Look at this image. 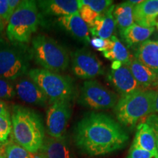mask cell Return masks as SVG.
I'll list each match as a JSON object with an SVG mask.
<instances>
[{
  "instance_id": "cell-6",
  "label": "cell",
  "mask_w": 158,
  "mask_h": 158,
  "mask_svg": "<svg viewBox=\"0 0 158 158\" xmlns=\"http://www.w3.org/2000/svg\"><path fill=\"white\" fill-rule=\"evenodd\" d=\"M28 74L51 104L57 101H72L76 97V86L70 77L43 68L31 69Z\"/></svg>"
},
{
  "instance_id": "cell-33",
  "label": "cell",
  "mask_w": 158,
  "mask_h": 158,
  "mask_svg": "<svg viewBox=\"0 0 158 158\" xmlns=\"http://www.w3.org/2000/svg\"><path fill=\"white\" fill-rule=\"evenodd\" d=\"M20 2H21V1H19V0H8L9 7L13 13L15 11V10L17 8L18 6L19 5Z\"/></svg>"
},
{
  "instance_id": "cell-20",
  "label": "cell",
  "mask_w": 158,
  "mask_h": 158,
  "mask_svg": "<svg viewBox=\"0 0 158 158\" xmlns=\"http://www.w3.org/2000/svg\"><path fill=\"white\" fill-rule=\"evenodd\" d=\"M133 143L141 149L152 154L155 158H158L155 135L152 130L146 122H142L137 126Z\"/></svg>"
},
{
  "instance_id": "cell-5",
  "label": "cell",
  "mask_w": 158,
  "mask_h": 158,
  "mask_svg": "<svg viewBox=\"0 0 158 158\" xmlns=\"http://www.w3.org/2000/svg\"><path fill=\"white\" fill-rule=\"evenodd\" d=\"M31 56L35 62L45 70L64 72L70 64V55L63 45L47 35H39L31 40Z\"/></svg>"
},
{
  "instance_id": "cell-36",
  "label": "cell",
  "mask_w": 158,
  "mask_h": 158,
  "mask_svg": "<svg viewBox=\"0 0 158 158\" xmlns=\"http://www.w3.org/2000/svg\"><path fill=\"white\" fill-rule=\"evenodd\" d=\"M37 158H46V157H45L44 156L42 155H41V154H40V155L38 156V157H37Z\"/></svg>"
},
{
  "instance_id": "cell-29",
  "label": "cell",
  "mask_w": 158,
  "mask_h": 158,
  "mask_svg": "<svg viewBox=\"0 0 158 158\" xmlns=\"http://www.w3.org/2000/svg\"><path fill=\"white\" fill-rule=\"evenodd\" d=\"M127 158H155L152 153L146 151L133 143Z\"/></svg>"
},
{
  "instance_id": "cell-2",
  "label": "cell",
  "mask_w": 158,
  "mask_h": 158,
  "mask_svg": "<svg viewBox=\"0 0 158 158\" xmlns=\"http://www.w3.org/2000/svg\"><path fill=\"white\" fill-rule=\"evenodd\" d=\"M11 120L14 141L31 154L38 152L45 140L41 116L34 110L16 105L12 109Z\"/></svg>"
},
{
  "instance_id": "cell-4",
  "label": "cell",
  "mask_w": 158,
  "mask_h": 158,
  "mask_svg": "<svg viewBox=\"0 0 158 158\" xmlns=\"http://www.w3.org/2000/svg\"><path fill=\"white\" fill-rule=\"evenodd\" d=\"M37 2L21 1L11 15L6 30L7 39L15 44L27 45L37 31L40 15Z\"/></svg>"
},
{
  "instance_id": "cell-7",
  "label": "cell",
  "mask_w": 158,
  "mask_h": 158,
  "mask_svg": "<svg viewBox=\"0 0 158 158\" xmlns=\"http://www.w3.org/2000/svg\"><path fill=\"white\" fill-rule=\"evenodd\" d=\"M31 51L27 45L12 43L0 39V78L13 81L27 73Z\"/></svg>"
},
{
  "instance_id": "cell-13",
  "label": "cell",
  "mask_w": 158,
  "mask_h": 158,
  "mask_svg": "<svg viewBox=\"0 0 158 158\" xmlns=\"http://www.w3.org/2000/svg\"><path fill=\"white\" fill-rule=\"evenodd\" d=\"M37 4L45 15L62 17L79 13L76 0H43L37 1Z\"/></svg>"
},
{
  "instance_id": "cell-25",
  "label": "cell",
  "mask_w": 158,
  "mask_h": 158,
  "mask_svg": "<svg viewBox=\"0 0 158 158\" xmlns=\"http://www.w3.org/2000/svg\"><path fill=\"white\" fill-rule=\"evenodd\" d=\"M81 2L87 5L89 8L99 15L102 14L113 5V1L110 0H81Z\"/></svg>"
},
{
  "instance_id": "cell-14",
  "label": "cell",
  "mask_w": 158,
  "mask_h": 158,
  "mask_svg": "<svg viewBox=\"0 0 158 158\" xmlns=\"http://www.w3.org/2000/svg\"><path fill=\"white\" fill-rule=\"evenodd\" d=\"M40 152L46 158H76L64 136L45 138Z\"/></svg>"
},
{
  "instance_id": "cell-17",
  "label": "cell",
  "mask_w": 158,
  "mask_h": 158,
  "mask_svg": "<svg viewBox=\"0 0 158 158\" xmlns=\"http://www.w3.org/2000/svg\"><path fill=\"white\" fill-rule=\"evenodd\" d=\"M134 21L145 27H155V21L158 16V0H146L134 7Z\"/></svg>"
},
{
  "instance_id": "cell-28",
  "label": "cell",
  "mask_w": 158,
  "mask_h": 158,
  "mask_svg": "<svg viewBox=\"0 0 158 158\" xmlns=\"http://www.w3.org/2000/svg\"><path fill=\"white\" fill-rule=\"evenodd\" d=\"M89 43L97 51H102L103 53L109 50L111 45V40L110 39H102L100 37H94L93 38L90 39Z\"/></svg>"
},
{
  "instance_id": "cell-35",
  "label": "cell",
  "mask_w": 158,
  "mask_h": 158,
  "mask_svg": "<svg viewBox=\"0 0 158 158\" xmlns=\"http://www.w3.org/2000/svg\"><path fill=\"white\" fill-rule=\"evenodd\" d=\"M155 112L158 114V92H157V97L155 100Z\"/></svg>"
},
{
  "instance_id": "cell-10",
  "label": "cell",
  "mask_w": 158,
  "mask_h": 158,
  "mask_svg": "<svg viewBox=\"0 0 158 158\" xmlns=\"http://www.w3.org/2000/svg\"><path fill=\"white\" fill-rule=\"evenodd\" d=\"M71 114V101H57L51 103L46 114V129L49 136L54 138L64 136Z\"/></svg>"
},
{
  "instance_id": "cell-11",
  "label": "cell",
  "mask_w": 158,
  "mask_h": 158,
  "mask_svg": "<svg viewBox=\"0 0 158 158\" xmlns=\"http://www.w3.org/2000/svg\"><path fill=\"white\" fill-rule=\"evenodd\" d=\"M108 79L116 89L122 95L130 94L141 88L127 65L117 61L112 62Z\"/></svg>"
},
{
  "instance_id": "cell-12",
  "label": "cell",
  "mask_w": 158,
  "mask_h": 158,
  "mask_svg": "<svg viewBox=\"0 0 158 158\" xmlns=\"http://www.w3.org/2000/svg\"><path fill=\"white\" fill-rule=\"evenodd\" d=\"M17 95L23 102L35 106H45L48 100L45 94L31 79L22 78L15 85Z\"/></svg>"
},
{
  "instance_id": "cell-21",
  "label": "cell",
  "mask_w": 158,
  "mask_h": 158,
  "mask_svg": "<svg viewBox=\"0 0 158 158\" xmlns=\"http://www.w3.org/2000/svg\"><path fill=\"white\" fill-rule=\"evenodd\" d=\"M154 31L155 27H145L134 23L120 32V34L127 47H133L138 44H141L149 40Z\"/></svg>"
},
{
  "instance_id": "cell-26",
  "label": "cell",
  "mask_w": 158,
  "mask_h": 158,
  "mask_svg": "<svg viewBox=\"0 0 158 158\" xmlns=\"http://www.w3.org/2000/svg\"><path fill=\"white\" fill-rule=\"evenodd\" d=\"M16 94L15 86L11 81L0 78V100H10Z\"/></svg>"
},
{
  "instance_id": "cell-34",
  "label": "cell",
  "mask_w": 158,
  "mask_h": 158,
  "mask_svg": "<svg viewBox=\"0 0 158 158\" xmlns=\"http://www.w3.org/2000/svg\"><path fill=\"white\" fill-rule=\"evenodd\" d=\"M5 21H4L3 20L0 18V34L2 32L4 29H5Z\"/></svg>"
},
{
  "instance_id": "cell-16",
  "label": "cell",
  "mask_w": 158,
  "mask_h": 158,
  "mask_svg": "<svg viewBox=\"0 0 158 158\" xmlns=\"http://www.w3.org/2000/svg\"><path fill=\"white\" fill-rule=\"evenodd\" d=\"M114 5L97 18L94 22L89 28L93 36L102 39H110L113 36L116 28V21L113 15Z\"/></svg>"
},
{
  "instance_id": "cell-1",
  "label": "cell",
  "mask_w": 158,
  "mask_h": 158,
  "mask_svg": "<svg viewBox=\"0 0 158 158\" xmlns=\"http://www.w3.org/2000/svg\"><path fill=\"white\" fill-rule=\"evenodd\" d=\"M74 142L84 155L98 157L125 147L129 136L111 116L101 112H89L75 127Z\"/></svg>"
},
{
  "instance_id": "cell-22",
  "label": "cell",
  "mask_w": 158,
  "mask_h": 158,
  "mask_svg": "<svg viewBox=\"0 0 158 158\" xmlns=\"http://www.w3.org/2000/svg\"><path fill=\"white\" fill-rule=\"evenodd\" d=\"M134 7L129 1L114 6L113 15L120 32L134 24Z\"/></svg>"
},
{
  "instance_id": "cell-18",
  "label": "cell",
  "mask_w": 158,
  "mask_h": 158,
  "mask_svg": "<svg viewBox=\"0 0 158 158\" xmlns=\"http://www.w3.org/2000/svg\"><path fill=\"white\" fill-rule=\"evenodd\" d=\"M135 58L158 75V41L147 40L135 51Z\"/></svg>"
},
{
  "instance_id": "cell-24",
  "label": "cell",
  "mask_w": 158,
  "mask_h": 158,
  "mask_svg": "<svg viewBox=\"0 0 158 158\" xmlns=\"http://www.w3.org/2000/svg\"><path fill=\"white\" fill-rule=\"evenodd\" d=\"M5 158H36L18 143H9L5 150Z\"/></svg>"
},
{
  "instance_id": "cell-30",
  "label": "cell",
  "mask_w": 158,
  "mask_h": 158,
  "mask_svg": "<svg viewBox=\"0 0 158 158\" xmlns=\"http://www.w3.org/2000/svg\"><path fill=\"white\" fill-rule=\"evenodd\" d=\"M8 5V0H0V18L5 21V23H8L13 15Z\"/></svg>"
},
{
  "instance_id": "cell-23",
  "label": "cell",
  "mask_w": 158,
  "mask_h": 158,
  "mask_svg": "<svg viewBox=\"0 0 158 158\" xmlns=\"http://www.w3.org/2000/svg\"><path fill=\"white\" fill-rule=\"evenodd\" d=\"M110 39L111 40V45L109 50L102 53L104 57L110 60H113V62L117 61L122 64L128 65L132 56L130 55L127 48L116 36L113 35Z\"/></svg>"
},
{
  "instance_id": "cell-8",
  "label": "cell",
  "mask_w": 158,
  "mask_h": 158,
  "mask_svg": "<svg viewBox=\"0 0 158 158\" xmlns=\"http://www.w3.org/2000/svg\"><path fill=\"white\" fill-rule=\"evenodd\" d=\"M78 102L84 107L95 110L114 108L118 102L116 93L95 80L84 81L80 90Z\"/></svg>"
},
{
  "instance_id": "cell-15",
  "label": "cell",
  "mask_w": 158,
  "mask_h": 158,
  "mask_svg": "<svg viewBox=\"0 0 158 158\" xmlns=\"http://www.w3.org/2000/svg\"><path fill=\"white\" fill-rule=\"evenodd\" d=\"M57 21L61 27L68 31L75 39L85 43H89V27L79 15V13L59 17Z\"/></svg>"
},
{
  "instance_id": "cell-37",
  "label": "cell",
  "mask_w": 158,
  "mask_h": 158,
  "mask_svg": "<svg viewBox=\"0 0 158 158\" xmlns=\"http://www.w3.org/2000/svg\"><path fill=\"white\" fill-rule=\"evenodd\" d=\"M0 158H5V157H3L2 156H1V155H0Z\"/></svg>"
},
{
  "instance_id": "cell-38",
  "label": "cell",
  "mask_w": 158,
  "mask_h": 158,
  "mask_svg": "<svg viewBox=\"0 0 158 158\" xmlns=\"http://www.w3.org/2000/svg\"><path fill=\"white\" fill-rule=\"evenodd\" d=\"M157 29H158V26H157Z\"/></svg>"
},
{
  "instance_id": "cell-31",
  "label": "cell",
  "mask_w": 158,
  "mask_h": 158,
  "mask_svg": "<svg viewBox=\"0 0 158 158\" xmlns=\"http://www.w3.org/2000/svg\"><path fill=\"white\" fill-rule=\"evenodd\" d=\"M146 123L151 127L152 130L156 140V145H157V153H158V114H152L148 116L146 119Z\"/></svg>"
},
{
  "instance_id": "cell-3",
  "label": "cell",
  "mask_w": 158,
  "mask_h": 158,
  "mask_svg": "<svg viewBox=\"0 0 158 158\" xmlns=\"http://www.w3.org/2000/svg\"><path fill=\"white\" fill-rule=\"evenodd\" d=\"M156 91L143 89L122 95L114 107L116 118L122 124L134 127L142 118L154 114Z\"/></svg>"
},
{
  "instance_id": "cell-32",
  "label": "cell",
  "mask_w": 158,
  "mask_h": 158,
  "mask_svg": "<svg viewBox=\"0 0 158 158\" xmlns=\"http://www.w3.org/2000/svg\"><path fill=\"white\" fill-rule=\"evenodd\" d=\"M0 116L5 118H10V113L7 104L3 100H0Z\"/></svg>"
},
{
  "instance_id": "cell-9",
  "label": "cell",
  "mask_w": 158,
  "mask_h": 158,
  "mask_svg": "<svg viewBox=\"0 0 158 158\" xmlns=\"http://www.w3.org/2000/svg\"><path fill=\"white\" fill-rule=\"evenodd\" d=\"M71 67L75 76L82 79H92L104 73L100 59L86 48L78 49L71 54Z\"/></svg>"
},
{
  "instance_id": "cell-27",
  "label": "cell",
  "mask_w": 158,
  "mask_h": 158,
  "mask_svg": "<svg viewBox=\"0 0 158 158\" xmlns=\"http://www.w3.org/2000/svg\"><path fill=\"white\" fill-rule=\"evenodd\" d=\"M12 132V122L10 118L0 116V143L7 141Z\"/></svg>"
},
{
  "instance_id": "cell-19",
  "label": "cell",
  "mask_w": 158,
  "mask_h": 158,
  "mask_svg": "<svg viewBox=\"0 0 158 158\" xmlns=\"http://www.w3.org/2000/svg\"><path fill=\"white\" fill-rule=\"evenodd\" d=\"M127 66L141 88L150 89L158 84V75L134 57H132Z\"/></svg>"
}]
</instances>
